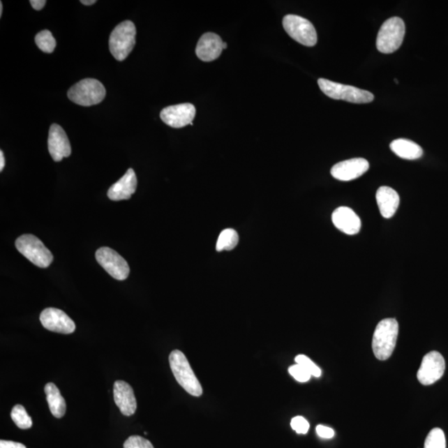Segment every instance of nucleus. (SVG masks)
Masks as SVG:
<instances>
[{
  "label": "nucleus",
  "instance_id": "27",
  "mask_svg": "<svg viewBox=\"0 0 448 448\" xmlns=\"http://www.w3.org/2000/svg\"><path fill=\"white\" fill-rule=\"evenodd\" d=\"M288 371L290 375H291L294 379L299 382H301V383H305V382H307L311 379V373L300 366V364H294V366L289 368Z\"/></svg>",
  "mask_w": 448,
  "mask_h": 448
},
{
  "label": "nucleus",
  "instance_id": "12",
  "mask_svg": "<svg viewBox=\"0 0 448 448\" xmlns=\"http://www.w3.org/2000/svg\"><path fill=\"white\" fill-rule=\"evenodd\" d=\"M43 327L48 331L61 334H72L76 329L73 320L64 313L57 308H47L40 314Z\"/></svg>",
  "mask_w": 448,
  "mask_h": 448
},
{
  "label": "nucleus",
  "instance_id": "1",
  "mask_svg": "<svg viewBox=\"0 0 448 448\" xmlns=\"http://www.w3.org/2000/svg\"><path fill=\"white\" fill-rule=\"evenodd\" d=\"M398 335V323L396 320L387 318L377 324L373 336V350L380 360L388 359L392 355Z\"/></svg>",
  "mask_w": 448,
  "mask_h": 448
},
{
  "label": "nucleus",
  "instance_id": "19",
  "mask_svg": "<svg viewBox=\"0 0 448 448\" xmlns=\"http://www.w3.org/2000/svg\"><path fill=\"white\" fill-rule=\"evenodd\" d=\"M376 200L382 216L390 218L394 216L399 206V196L392 188L380 187L376 193Z\"/></svg>",
  "mask_w": 448,
  "mask_h": 448
},
{
  "label": "nucleus",
  "instance_id": "4",
  "mask_svg": "<svg viewBox=\"0 0 448 448\" xmlns=\"http://www.w3.org/2000/svg\"><path fill=\"white\" fill-rule=\"evenodd\" d=\"M318 85L324 94L329 98L335 100H343L351 103L364 104L370 103L375 98L370 91L359 89L353 86L334 82L327 80V79L320 78Z\"/></svg>",
  "mask_w": 448,
  "mask_h": 448
},
{
  "label": "nucleus",
  "instance_id": "6",
  "mask_svg": "<svg viewBox=\"0 0 448 448\" xmlns=\"http://www.w3.org/2000/svg\"><path fill=\"white\" fill-rule=\"evenodd\" d=\"M105 87L96 79L87 78L76 83L68 92L70 100L83 107H91L103 102L105 98Z\"/></svg>",
  "mask_w": 448,
  "mask_h": 448
},
{
  "label": "nucleus",
  "instance_id": "5",
  "mask_svg": "<svg viewBox=\"0 0 448 448\" xmlns=\"http://www.w3.org/2000/svg\"><path fill=\"white\" fill-rule=\"evenodd\" d=\"M405 35V24L401 17L386 20L378 33L376 47L382 54H389L402 45Z\"/></svg>",
  "mask_w": 448,
  "mask_h": 448
},
{
  "label": "nucleus",
  "instance_id": "21",
  "mask_svg": "<svg viewBox=\"0 0 448 448\" xmlns=\"http://www.w3.org/2000/svg\"><path fill=\"white\" fill-rule=\"evenodd\" d=\"M48 407L52 415L57 419L63 418L66 414L65 399L54 383H48L45 388Z\"/></svg>",
  "mask_w": 448,
  "mask_h": 448
},
{
  "label": "nucleus",
  "instance_id": "24",
  "mask_svg": "<svg viewBox=\"0 0 448 448\" xmlns=\"http://www.w3.org/2000/svg\"><path fill=\"white\" fill-rule=\"evenodd\" d=\"M35 42L39 50L47 54H52L54 51L57 43L50 31L43 30L35 37Z\"/></svg>",
  "mask_w": 448,
  "mask_h": 448
},
{
  "label": "nucleus",
  "instance_id": "30",
  "mask_svg": "<svg viewBox=\"0 0 448 448\" xmlns=\"http://www.w3.org/2000/svg\"><path fill=\"white\" fill-rule=\"evenodd\" d=\"M316 433L318 434V436L322 438H332L335 432L331 428L327 427V426L318 425L316 427Z\"/></svg>",
  "mask_w": 448,
  "mask_h": 448
},
{
  "label": "nucleus",
  "instance_id": "2",
  "mask_svg": "<svg viewBox=\"0 0 448 448\" xmlns=\"http://www.w3.org/2000/svg\"><path fill=\"white\" fill-rule=\"evenodd\" d=\"M169 360L171 371L179 385L192 396H201L203 389L186 355L181 351L175 350L170 354Z\"/></svg>",
  "mask_w": 448,
  "mask_h": 448
},
{
  "label": "nucleus",
  "instance_id": "34",
  "mask_svg": "<svg viewBox=\"0 0 448 448\" xmlns=\"http://www.w3.org/2000/svg\"><path fill=\"white\" fill-rule=\"evenodd\" d=\"M81 3L82 4H84V6H92V4H94L96 3V0H90V1L89 0V1H87V0H82Z\"/></svg>",
  "mask_w": 448,
  "mask_h": 448
},
{
  "label": "nucleus",
  "instance_id": "36",
  "mask_svg": "<svg viewBox=\"0 0 448 448\" xmlns=\"http://www.w3.org/2000/svg\"><path fill=\"white\" fill-rule=\"evenodd\" d=\"M227 47V43H223V50H226Z\"/></svg>",
  "mask_w": 448,
  "mask_h": 448
},
{
  "label": "nucleus",
  "instance_id": "25",
  "mask_svg": "<svg viewBox=\"0 0 448 448\" xmlns=\"http://www.w3.org/2000/svg\"><path fill=\"white\" fill-rule=\"evenodd\" d=\"M424 448H446L445 434L441 428L430 431L424 443Z\"/></svg>",
  "mask_w": 448,
  "mask_h": 448
},
{
  "label": "nucleus",
  "instance_id": "17",
  "mask_svg": "<svg viewBox=\"0 0 448 448\" xmlns=\"http://www.w3.org/2000/svg\"><path fill=\"white\" fill-rule=\"evenodd\" d=\"M137 188V178L133 169H129L118 181L110 187L107 196L113 201L130 200Z\"/></svg>",
  "mask_w": 448,
  "mask_h": 448
},
{
  "label": "nucleus",
  "instance_id": "35",
  "mask_svg": "<svg viewBox=\"0 0 448 448\" xmlns=\"http://www.w3.org/2000/svg\"><path fill=\"white\" fill-rule=\"evenodd\" d=\"M3 15V3L2 2H0V16H2Z\"/></svg>",
  "mask_w": 448,
  "mask_h": 448
},
{
  "label": "nucleus",
  "instance_id": "31",
  "mask_svg": "<svg viewBox=\"0 0 448 448\" xmlns=\"http://www.w3.org/2000/svg\"><path fill=\"white\" fill-rule=\"evenodd\" d=\"M0 448H27L22 443L13 442V441H6L1 440L0 441Z\"/></svg>",
  "mask_w": 448,
  "mask_h": 448
},
{
  "label": "nucleus",
  "instance_id": "8",
  "mask_svg": "<svg viewBox=\"0 0 448 448\" xmlns=\"http://www.w3.org/2000/svg\"><path fill=\"white\" fill-rule=\"evenodd\" d=\"M283 24L289 36L301 45L313 47L318 43V33L314 25L304 17L289 15L284 17Z\"/></svg>",
  "mask_w": 448,
  "mask_h": 448
},
{
  "label": "nucleus",
  "instance_id": "23",
  "mask_svg": "<svg viewBox=\"0 0 448 448\" xmlns=\"http://www.w3.org/2000/svg\"><path fill=\"white\" fill-rule=\"evenodd\" d=\"M12 420L15 421L17 427L21 429H29L32 427L33 421L24 406L17 404L13 408L11 412Z\"/></svg>",
  "mask_w": 448,
  "mask_h": 448
},
{
  "label": "nucleus",
  "instance_id": "9",
  "mask_svg": "<svg viewBox=\"0 0 448 448\" xmlns=\"http://www.w3.org/2000/svg\"><path fill=\"white\" fill-rule=\"evenodd\" d=\"M96 259L113 278L123 281L128 278V263L115 250L107 247L100 248L96 253Z\"/></svg>",
  "mask_w": 448,
  "mask_h": 448
},
{
  "label": "nucleus",
  "instance_id": "32",
  "mask_svg": "<svg viewBox=\"0 0 448 448\" xmlns=\"http://www.w3.org/2000/svg\"><path fill=\"white\" fill-rule=\"evenodd\" d=\"M45 0H31V6L34 8L35 10H41L46 4Z\"/></svg>",
  "mask_w": 448,
  "mask_h": 448
},
{
  "label": "nucleus",
  "instance_id": "33",
  "mask_svg": "<svg viewBox=\"0 0 448 448\" xmlns=\"http://www.w3.org/2000/svg\"><path fill=\"white\" fill-rule=\"evenodd\" d=\"M6 165V160H4V156L3 151H0V171H2Z\"/></svg>",
  "mask_w": 448,
  "mask_h": 448
},
{
  "label": "nucleus",
  "instance_id": "22",
  "mask_svg": "<svg viewBox=\"0 0 448 448\" xmlns=\"http://www.w3.org/2000/svg\"><path fill=\"white\" fill-rule=\"evenodd\" d=\"M239 241L238 232L232 230V228H227V230L222 231L218 237L216 244L217 251L221 252L224 251V250L225 251H231V250L237 247Z\"/></svg>",
  "mask_w": 448,
  "mask_h": 448
},
{
  "label": "nucleus",
  "instance_id": "15",
  "mask_svg": "<svg viewBox=\"0 0 448 448\" xmlns=\"http://www.w3.org/2000/svg\"><path fill=\"white\" fill-rule=\"evenodd\" d=\"M114 401L123 415H133L137 408V403L133 387L126 382L118 380L114 384Z\"/></svg>",
  "mask_w": 448,
  "mask_h": 448
},
{
  "label": "nucleus",
  "instance_id": "7",
  "mask_svg": "<svg viewBox=\"0 0 448 448\" xmlns=\"http://www.w3.org/2000/svg\"><path fill=\"white\" fill-rule=\"evenodd\" d=\"M15 246L24 257L41 269H47L54 261L50 250L46 248L43 241L32 234H24L15 241Z\"/></svg>",
  "mask_w": 448,
  "mask_h": 448
},
{
  "label": "nucleus",
  "instance_id": "11",
  "mask_svg": "<svg viewBox=\"0 0 448 448\" xmlns=\"http://www.w3.org/2000/svg\"><path fill=\"white\" fill-rule=\"evenodd\" d=\"M195 114L194 105L184 103L164 108L160 112V118L166 125L179 129L191 124Z\"/></svg>",
  "mask_w": 448,
  "mask_h": 448
},
{
  "label": "nucleus",
  "instance_id": "14",
  "mask_svg": "<svg viewBox=\"0 0 448 448\" xmlns=\"http://www.w3.org/2000/svg\"><path fill=\"white\" fill-rule=\"evenodd\" d=\"M370 168V164L363 158H354L337 163L332 167V177L341 181H350L361 177Z\"/></svg>",
  "mask_w": 448,
  "mask_h": 448
},
{
  "label": "nucleus",
  "instance_id": "29",
  "mask_svg": "<svg viewBox=\"0 0 448 448\" xmlns=\"http://www.w3.org/2000/svg\"><path fill=\"white\" fill-rule=\"evenodd\" d=\"M291 426L294 431L299 434H306L310 428L308 421L301 416L293 418L291 421Z\"/></svg>",
  "mask_w": 448,
  "mask_h": 448
},
{
  "label": "nucleus",
  "instance_id": "10",
  "mask_svg": "<svg viewBox=\"0 0 448 448\" xmlns=\"http://www.w3.org/2000/svg\"><path fill=\"white\" fill-rule=\"evenodd\" d=\"M445 359L438 351L426 354L418 371V380L424 385H430L440 380L445 372Z\"/></svg>",
  "mask_w": 448,
  "mask_h": 448
},
{
  "label": "nucleus",
  "instance_id": "20",
  "mask_svg": "<svg viewBox=\"0 0 448 448\" xmlns=\"http://www.w3.org/2000/svg\"><path fill=\"white\" fill-rule=\"evenodd\" d=\"M390 149L402 159L414 160L424 155L423 149L418 144L407 139H398L390 144Z\"/></svg>",
  "mask_w": 448,
  "mask_h": 448
},
{
  "label": "nucleus",
  "instance_id": "18",
  "mask_svg": "<svg viewBox=\"0 0 448 448\" xmlns=\"http://www.w3.org/2000/svg\"><path fill=\"white\" fill-rule=\"evenodd\" d=\"M332 221L338 230L348 235L357 234L361 227L358 215L348 207H340L334 211Z\"/></svg>",
  "mask_w": 448,
  "mask_h": 448
},
{
  "label": "nucleus",
  "instance_id": "28",
  "mask_svg": "<svg viewBox=\"0 0 448 448\" xmlns=\"http://www.w3.org/2000/svg\"><path fill=\"white\" fill-rule=\"evenodd\" d=\"M124 448H154L147 439L140 436H131L124 443Z\"/></svg>",
  "mask_w": 448,
  "mask_h": 448
},
{
  "label": "nucleus",
  "instance_id": "26",
  "mask_svg": "<svg viewBox=\"0 0 448 448\" xmlns=\"http://www.w3.org/2000/svg\"><path fill=\"white\" fill-rule=\"evenodd\" d=\"M297 364H300L303 368L308 371L311 375H313L316 378L322 375V371L320 368L316 366V364L310 359L308 357H306L304 354H299L295 359Z\"/></svg>",
  "mask_w": 448,
  "mask_h": 448
},
{
  "label": "nucleus",
  "instance_id": "37",
  "mask_svg": "<svg viewBox=\"0 0 448 448\" xmlns=\"http://www.w3.org/2000/svg\"><path fill=\"white\" fill-rule=\"evenodd\" d=\"M394 81H395V82H396V83H397V84H398V81L397 80V79H395V80H394Z\"/></svg>",
  "mask_w": 448,
  "mask_h": 448
},
{
  "label": "nucleus",
  "instance_id": "16",
  "mask_svg": "<svg viewBox=\"0 0 448 448\" xmlns=\"http://www.w3.org/2000/svg\"><path fill=\"white\" fill-rule=\"evenodd\" d=\"M223 50V42L218 35L214 33H206L197 42L196 55L204 61L216 60Z\"/></svg>",
  "mask_w": 448,
  "mask_h": 448
},
{
  "label": "nucleus",
  "instance_id": "3",
  "mask_svg": "<svg viewBox=\"0 0 448 448\" xmlns=\"http://www.w3.org/2000/svg\"><path fill=\"white\" fill-rule=\"evenodd\" d=\"M136 29L131 21H124L112 31L109 38V48L117 61H124L135 45Z\"/></svg>",
  "mask_w": 448,
  "mask_h": 448
},
{
  "label": "nucleus",
  "instance_id": "13",
  "mask_svg": "<svg viewBox=\"0 0 448 448\" xmlns=\"http://www.w3.org/2000/svg\"><path fill=\"white\" fill-rule=\"evenodd\" d=\"M48 151L56 162L71 156V144L65 130L59 125L52 124L47 140Z\"/></svg>",
  "mask_w": 448,
  "mask_h": 448
}]
</instances>
